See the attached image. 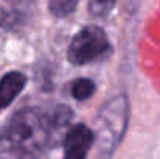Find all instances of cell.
Here are the masks:
<instances>
[{"label":"cell","instance_id":"obj_1","mask_svg":"<svg viewBox=\"0 0 160 159\" xmlns=\"http://www.w3.org/2000/svg\"><path fill=\"white\" fill-rule=\"evenodd\" d=\"M48 140V120L38 111L23 109L0 133V159H39Z\"/></svg>","mask_w":160,"mask_h":159},{"label":"cell","instance_id":"obj_6","mask_svg":"<svg viewBox=\"0 0 160 159\" xmlns=\"http://www.w3.org/2000/svg\"><path fill=\"white\" fill-rule=\"evenodd\" d=\"M78 3L79 0H48V8L56 17H64L75 11Z\"/></svg>","mask_w":160,"mask_h":159},{"label":"cell","instance_id":"obj_3","mask_svg":"<svg viewBox=\"0 0 160 159\" xmlns=\"http://www.w3.org/2000/svg\"><path fill=\"white\" fill-rule=\"evenodd\" d=\"M93 144V133L86 125L73 126L64 142V159H86Z\"/></svg>","mask_w":160,"mask_h":159},{"label":"cell","instance_id":"obj_7","mask_svg":"<svg viewBox=\"0 0 160 159\" xmlns=\"http://www.w3.org/2000/svg\"><path fill=\"white\" fill-rule=\"evenodd\" d=\"M113 5H115V0H90L89 11L97 17H103L110 13Z\"/></svg>","mask_w":160,"mask_h":159},{"label":"cell","instance_id":"obj_4","mask_svg":"<svg viewBox=\"0 0 160 159\" xmlns=\"http://www.w3.org/2000/svg\"><path fill=\"white\" fill-rule=\"evenodd\" d=\"M27 78L20 72H9L0 81V108H6L23 89Z\"/></svg>","mask_w":160,"mask_h":159},{"label":"cell","instance_id":"obj_2","mask_svg":"<svg viewBox=\"0 0 160 159\" xmlns=\"http://www.w3.org/2000/svg\"><path fill=\"white\" fill-rule=\"evenodd\" d=\"M107 49L106 33L100 27H86L73 38L68 49V59L72 64L81 66L100 58Z\"/></svg>","mask_w":160,"mask_h":159},{"label":"cell","instance_id":"obj_5","mask_svg":"<svg viewBox=\"0 0 160 159\" xmlns=\"http://www.w3.org/2000/svg\"><path fill=\"white\" fill-rule=\"evenodd\" d=\"M93 92H95V84H93V81H90L87 78L76 80L72 86V95L76 100H86V98L92 97Z\"/></svg>","mask_w":160,"mask_h":159}]
</instances>
